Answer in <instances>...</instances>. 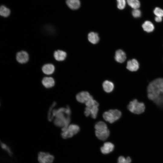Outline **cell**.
Masks as SVG:
<instances>
[{
	"instance_id": "obj_1",
	"label": "cell",
	"mask_w": 163,
	"mask_h": 163,
	"mask_svg": "<svg viewBox=\"0 0 163 163\" xmlns=\"http://www.w3.org/2000/svg\"><path fill=\"white\" fill-rule=\"evenodd\" d=\"M147 96L148 98L153 101L163 95V78L155 79L147 86Z\"/></svg>"
},
{
	"instance_id": "obj_2",
	"label": "cell",
	"mask_w": 163,
	"mask_h": 163,
	"mask_svg": "<svg viewBox=\"0 0 163 163\" xmlns=\"http://www.w3.org/2000/svg\"><path fill=\"white\" fill-rule=\"evenodd\" d=\"M127 108L132 113L139 114L145 111V107L143 103L139 102L135 99L129 102Z\"/></svg>"
},
{
	"instance_id": "obj_3",
	"label": "cell",
	"mask_w": 163,
	"mask_h": 163,
	"mask_svg": "<svg viewBox=\"0 0 163 163\" xmlns=\"http://www.w3.org/2000/svg\"><path fill=\"white\" fill-rule=\"evenodd\" d=\"M80 130L79 127L76 124L69 125L66 128L62 129L61 136L64 139H66L72 137L77 134Z\"/></svg>"
},
{
	"instance_id": "obj_4",
	"label": "cell",
	"mask_w": 163,
	"mask_h": 163,
	"mask_svg": "<svg viewBox=\"0 0 163 163\" xmlns=\"http://www.w3.org/2000/svg\"><path fill=\"white\" fill-rule=\"evenodd\" d=\"M121 112L117 109L110 110L104 112L103 115L104 119L107 121L112 123L118 120L121 117Z\"/></svg>"
},
{
	"instance_id": "obj_5",
	"label": "cell",
	"mask_w": 163,
	"mask_h": 163,
	"mask_svg": "<svg viewBox=\"0 0 163 163\" xmlns=\"http://www.w3.org/2000/svg\"><path fill=\"white\" fill-rule=\"evenodd\" d=\"M37 159L39 163H53L55 158L48 152L40 151L38 154Z\"/></svg>"
},
{
	"instance_id": "obj_6",
	"label": "cell",
	"mask_w": 163,
	"mask_h": 163,
	"mask_svg": "<svg viewBox=\"0 0 163 163\" xmlns=\"http://www.w3.org/2000/svg\"><path fill=\"white\" fill-rule=\"evenodd\" d=\"M91 96L87 91H82L78 93L76 95V98L78 102L85 103Z\"/></svg>"
},
{
	"instance_id": "obj_7",
	"label": "cell",
	"mask_w": 163,
	"mask_h": 163,
	"mask_svg": "<svg viewBox=\"0 0 163 163\" xmlns=\"http://www.w3.org/2000/svg\"><path fill=\"white\" fill-rule=\"evenodd\" d=\"M29 55L26 51H22L18 52L16 56L17 61L21 64L27 62L29 60Z\"/></svg>"
},
{
	"instance_id": "obj_8",
	"label": "cell",
	"mask_w": 163,
	"mask_h": 163,
	"mask_svg": "<svg viewBox=\"0 0 163 163\" xmlns=\"http://www.w3.org/2000/svg\"><path fill=\"white\" fill-rule=\"evenodd\" d=\"M139 67V63L138 61L135 59L129 60L127 62L126 68L130 71H136L138 70Z\"/></svg>"
},
{
	"instance_id": "obj_9",
	"label": "cell",
	"mask_w": 163,
	"mask_h": 163,
	"mask_svg": "<svg viewBox=\"0 0 163 163\" xmlns=\"http://www.w3.org/2000/svg\"><path fill=\"white\" fill-rule=\"evenodd\" d=\"M114 148V145L110 142L104 143L103 145L101 148V152L104 154H107L112 152Z\"/></svg>"
},
{
	"instance_id": "obj_10",
	"label": "cell",
	"mask_w": 163,
	"mask_h": 163,
	"mask_svg": "<svg viewBox=\"0 0 163 163\" xmlns=\"http://www.w3.org/2000/svg\"><path fill=\"white\" fill-rule=\"evenodd\" d=\"M126 59L125 53L121 50H118L115 52V59L116 61L119 63H123Z\"/></svg>"
},
{
	"instance_id": "obj_11",
	"label": "cell",
	"mask_w": 163,
	"mask_h": 163,
	"mask_svg": "<svg viewBox=\"0 0 163 163\" xmlns=\"http://www.w3.org/2000/svg\"><path fill=\"white\" fill-rule=\"evenodd\" d=\"M42 82L44 86L46 88H50L53 87L55 83L54 79L51 77H44Z\"/></svg>"
},
{
	"instance_id": "obj_12",
	"label": "cell",
	"mask_w": 163,
	"mask_h": 163,
	"mask_svg": "<svg viewBox=\"0 0 163 163\" xmlns=\"http://www.w3.org/2000/svg\"><path fill=\"white\" fill-rule=\"evenodd\" d=\"M66 3L68 7L72 10H76L80 6V0H66Z\"/></svg>"
},
{
	"instance_id": "obj_13",
	"label": "cell",
	"mask_w": 163,
	"mask_h": 163,
	"mask_svg": "<svg viewBox=\"0 0 163 163\" xmlns=\"http://www.w3.org/2000/svg\"><path fill=\"white\" fill-rule=\"evenodd\" d=\"M53 56L55 59L57 61H62L65 59L67 54L65 51L58 50L55 51Z\"/></svg>"
},
{
	"instance_id": "obj_14",
	"label": "cell",
	"mask_w": 163,
	"mask_h": 163,
	"mask_svg": "<svg viewBox=\"0 0 163 163\" xmlns=\"http://www.w3.org/2000/svg\"><path fill=\"white\" fill-rule=\"evenodd\" d=\"M110 133V131L108 129L101 132L95 131V134L97 137L102 141L106 140L109 136Z\"/></svg>"
},
{
	"instance_id": "obj_15",
	"label": "cell",
	"mask_w": 163,
	"mask_h": 163,
	"mask_svg": "<svg viewBox=\"0 0 163 163\" xmlns=\"http://www.w3.org/2000/svg\"><path fill=\"white\" fill-rule=\"evenodd\" d=\"M55 67L52 64H47L42 67V71L44 74L49 75L53 73L55 70Z\"/></svg>"
},
{
	"instance_id": "obj_16",
	"label": "cell",
	"mask_w": 163,
	"mask_h": 163,
	"mask_svg": "<svg viewBox=\"0 0 163 163\" xmlns=\"http://www.w3.org/2000/svg\"><path fill=\"white\" fill-rule=\"evenodd\" d=\"M102 86L104 91L107 93L111 92L114 88L113 83L108 80H106L103 82Z\"/></svg>"
},
{
	"instance_id": "obj_17",
	"label": "cell",
	"mask_w": 163,
	"mask_h": 163,
	"mask_svg": "<svg viewBox=\"0 0 163 163\" xmlns=\"http://www.w3.org/2000/svg\"><path fill=\"white\" fill-rule=\"evenodd\" d=\"M89 41L93 44H96L99 41V37L98 34L94 32H91L88 35Z\"/></svg>"
},
{
	"instance_id": "obj_18",
	"label": "cell",
	"mask_w": 163,
	"mask_h": 163,
	"mask_svg": "<svg viewBox=\"0 0 163 163\" xmlns=\"http://www.w3.org/2000/svg\"><path fill=\"white\" fill-rule=\"evenodd\" d=\"M143 30L148 33L152 32L154 29V26L151 21H145L142 25Z\"/></svg>"
},
{
	"instance_id": "obj_19",
	"label": "cell",
	"mask_w": 163,
	"mask_h": 163,
	"mask_svg": "<svg viewBox=\"0 0 163 163\" xmlns=\"http://www.w3.org/2000/svg\"><path fill=\"white\" fill-rule=\"evenodd\" d=\"M95 131L101 132L108 129L106 124L104 122L100 121L97 122L94 126Z\"/></svg>"
},
{
	"instance_id": "obj_20",
	"label": "cell",
	"mask_w": 163,
	"mask_h": 163,
	"mask_svg": "<svg viewBox=\"0 0 163 163\" xmlns=\"http://www.w3.org/2000/svg\"><path fill=\"white\" fill-rule=\"evenodd\" d=\"M128 5L133 9H138L140 7V3L139 0H126Z\"/></svg>"
},
{
	"instance_id": "obj_21",
	"label": "cell",
	"mask_w": 163,
	"mask_h": 163,
	"mask_svg": "<svg viewBox=\"0 0 163 163\" xmlns=\"http://www.w3.org/2000/svg\"><path fill=\"white\" fill-rule=\"evenodd\" d=\"M10 14V10L5 6L2 5L0 8V14L4 17H7Z\"/></svg>"
},
{
	"instance_id": "obj_22",
	"label": "cell",
	"mask_w": 163,
	"mask_h": 163,
	"mask_svg": "<svg viewBox=\"0 0 163 163\" xmlns=\"http://www.w3.org/2000/svg\"><path fill=\"white\" fill-rule=\"evenodd\" d=\"M98 106L99 105H95L90 107H88L89 109L91 117L94 119L97 117L98 111Z\"/></svg>"
},
{
	"instance_id": "obj_23",
	"label": "cell",
	"mask_w": 163,
	"mask_h": 163,
	"mask_svg": "<svg viewBox=\"0 0 163 163\" xmlns=\"http://www.w3.org/2000/svg\"><path fill=\"white\" fill-rule=\"evenodd\" d=\"M131 162V159L129 157L125 158L123 156H120L118 160L117 163H130Z\"/></svg>"
},
{
	"instance_id": "obj_24",
	"label": "cell",
	"mask_w": 163,
	"mask_h": 163,
	"mask_svg": "<svg viewBox=\"0 0 163 163\" xmlns=\"http://www.w3.org/2000/svg\"><path fill=\"white\" fill-rule=\"evenodd\" d=\"M117 7L120 10L124 9L126 5V0H117Z\"/></svg>"
},
{
	"instance_id": "obj_25",
	"label": "cell",
	"mask_w": 163,
	"mask_h": 163,
	"mask_svg": "<svg viewBox=\"0 0 163 163\" xmlns=\"http://www.w3.org/2000/svg\"><path fill=\"white\" fill-rule=\"evenodd\" d=\"M153 13L156 16L163 17V10L159 8H155L153 11Z\"/></svg>"
},
{
	"instance_id": "obj_26",
	"label": "cell",
	"mask_w": 163,
	"mask_h": 163,
	"mask_svg": "<svg viewBox=\"0 0 163 163\" xmlns=\"http://www.w3.org/2000/svg\"><path fill=\"white\" fill-rule=\"evenodd\" d=\"M1 146L2 149L6 151L9 155H11L12 152L10 147L8 146L6 144L2 142H1Z\"/></svg>"
},
{
	"instance_id": "obj_27",
	"label": "cell",
	"mask_w": 163,
	"mask_h": 163,
	"mask_svg": "<svg viewBox=\"0 0 163 163\" xmlns=\"http://www.w3.org/2000/svg\"><path fill=\"white\" fill-rule=\"evenodd\" d=\"M132 14L135 18L140 17L141 15V12L140 10L138 9H134L132 11Z\"/></svg>"
},
{
	"instance_id": "obj_28",
	"label": "cell",
	"mask_w": 163,
	"mask_h": 163,
	"mask_svg": "<svg viewBox=\"0 0 163 163\" xmlns=\"http://www.w3.org/2000/svg\"><path fill=\"white\" fill-rule=\"evenodd\" d=\"M153 102L157 105H163V95L160 96Z\"/></svg>"
},
{
	"instance_id": "obj_29",
	"label": "cell",
	"mask_w": 163,
	"mask_h": 163,
	"mask_svg": "<svg viewBox=\"0 0 163 163\" xmlns=\"http://www.w3.org/2000/svg\"><path fill=\"white\" fill-rule=\"evenodd\" d=\"M84 113L86 117H88L91 115L90 110L88 107H86L85 108Z\"/></svg>"
},
{
	"instance_id": "obj_30",
	"label": "cell",
	"mask_w": 163,
	"mask_h": 163,
	"mask_svg": "<svg viewBox=\"0 0 163 163\" xmlns=\"http://www.w3.org/2000/svg\"><path fill=\"white\" fill-rule=\"evenodd\" d=\"M155 20L157 22H160L162 21V18L161 17L156 16L155 18Z\"/></svg>"
}]
</instances>
